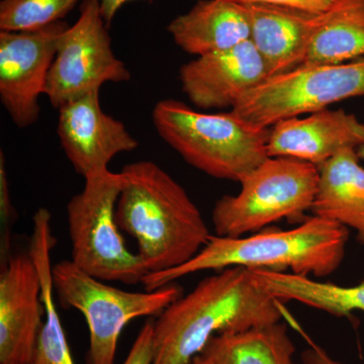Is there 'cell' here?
<instances>
[{"label":"cell","mask_w":364,"mask_h":364,"mask_svg":"<svg viewBox=\"0 0 364 364\" xmlns=\"http://www.w3.org/2000/svg\"><path fill=\"white\" fill-rule=\"evenodd\" d=\"M282 301L248 268H225L200 280L154 322L152 364H191L213 337L280 322Z\"/></svg>","instance_id":"6da1fadb"},{"label":"cell","mask_w":364,"mask_h":364,"mask_svg":"<svg viewBox=\"0 0 364 364\" xmlns=\"http://www.w3.org/2000/svg\"><path fill=\"white\" fill-rule=\"evenodd\" d=\"M119 173L117 226L135 239L148 272H166L195 257L212 234L186 189L148 160L130 163Z\"/></svg>","instance_id":"7a4b0ae2"},{"label":"cell","mask_w":364,"mask_h":364,"mask_svg":"<svg viewBox=\"0 0 364 364\" xmlns=\"http://www.w3.org/2000/svg\"><path fill=\"white\" fill-rule=\"evenodd\" d=\"M348 239V228L317 215L287 231L239 238L210 235L195 257L166 272L148 273L142 284L146 291H154L193 273L234 267L321 279L338 269Z\"/></svg>","instance_id":"3957f363"},{"label":"cell","mask_w":364,"mask_h":364,"mask_svg":"<svg viewBox=\"0 0 364 364\" xmlns=\"http://www.w3.org/2000/svg\"><path fill=\"white\" fill-rule=\"evenodd\" d=\"M153 124L184 161L208 176L241 182L267 159L272 128L246 121L233 111L205 114L176 100L157 102Z\"/></svg>","instance_id":"277c9868"},{"label":"cell","mask_w":364,"mask_h":364,"mask_svg":"<svg viewBox=\"0 0 364 364\" xmlns=\"http://www.w3.org/2000/svg\"><path fill=\"white\" fill-rule=\"evenodd\" d=\"M85 179V188L67 203L72 262L104 282L142 284L149 272L138 253L127 247L116 220L121 173L109 169Z\"/></svg>","instance_id":"5b68a950"},{"label":"cell","mask_w":364,"mask_h":364,"mask_svg":"<svg viewBox=\"0 0 364 364\" xmlns=\"http://www.w3.org/2000/svg\"><path fill=\"white\" fill-rule=\"evenodd\" d=\"M240 183L236 196H222L213 208L217 236L239 238L304 217L317 195L318 169L294 158L268 157Z\"/></svg>","instance_id":"8992f818"},{"label":"cell","mask_w":364,"mask_h":364,"mask_svg":"<svg viewBox=\"0 0 364 364\" xmlns=\"http://www.w3.org/2000/svg\"><path fill=\"white\" fill-rule=\"evenodd\" d=\"M60 303L85 316L90 330L87 364H114L119 336L132 320L159 316L182 296L174 284L154 291H128L95 279L64 260L52 267Z\"/></svg>","instance_id":"52a82bcc"},{"label":"cell","mask_w":364,"mask_h":364,"mask_svg":"<svg viewBox=\"0 0 364 364\" xmlns=\"http://www.w3.org/2000/svg\"><path fill=\"white\" fill-rule=\"evenodd\" d=\"M355 97H364V57L340 64L301 65L269 76L231 111L250 123L272 128L282 119Z\"/></svg>","instance_id":"ba28073f"},{"label":"cell","mask_w":364,"mask_h":364,"mask_svg":"<svg viewBox=\"0 0 364 364\" xmlns=\"http://www.w3.org/2000/svg\"><path fill=\"white\" fill-rule=\"evenodd\" d=\"M107 28L97 0H85L78 20L59 38L45 92L53 107L59 109L100 91L105 83L130 80L131 72L114 54Z\"/></svg>","instance_id":"9c48e42d"},{"label":"cell","mask_w":364,"mask_h":364,"mask_svg":"<svg viewBox=\"0 0 364 364\" xmlns=\"http://www.w3.org/2000/svg\"><path fill=\"white\" fill-rule=\"evenodd\" d=\"M63 21L23 32L0 31V100L11 121L20 129L37 123L40 97L62 33Z\"/></svg>","instance_id":"30bf717a"},{"label":"cell","mask_w":364,"mask_h":364,"mask_svg":"<svg viewBox=\"0 0 364 364\" xmlns=\"http://www.w3.org/2000/svg\"><path fill=\"white\" fill-rule=\"evenodd\" d=\"M57 133L69 162L85 178L107 171L117 155L139 147L126 126L102 111L100 91L62 105Z\"/></svg>","instance_id":"8fae6325"},{"label":"cell","mask_w":364,"mask_h":364,"mask_svg":"<svg viewBox=\"0 0 364 364\" xmlns=\"http://www.w3.org/2000/svg\"><path fill=\"white\" fill-rule=\"evenodd\" d=\"M43 321L38 268L30 253H14L0 273V364L32 363Z\"/></svg>","instance_id":"7c38bea8"},{"label":"cell","mask_w":364,"mask_h":364,"mask_svg":"<svg viewBox=\"0 0 364 364\" xmlns=\"http://www.w3.org/2000/svg\"><path fill=\"white\" fill-rule=\"evenodd\" d=\"M269 76L267 61L251 40L203 55L179 70L182 91L203 109H232L249 90Z\"/></svg>","instance_id":"4fadbf2b"},{"label":"cell","mask_w":364,"mask_h":364,"mask_svg":"<svg viewBox=\"0 0 364 364\" xmlns=\"http://www.w3.org/2000/svg\"><path fill=\"white\" fill-rule=\"evenodd\" d=\"M363 146V122L344 109H326L273 124L267 152L269 157L294 158L318 167L339 151Z\"/></svg>","instance_id":"5bb4252c"},{"label":"cell","mask_w":364,"mask_h":364,"mask_svg":"<svg viewBox=\"0 0 364 364\" xmlns=\"http://www.w3.org/2000/svg\"><path fill=\"white\" fill-rule=\"evenodd\" d=\"M255 47L267 61L270 76L301 65L306 48L324 20V13L275 4H244Z\"/></svg>","instance_id":"9a60e30c"},{"label":"cell","mask_w":364,"mask_h":364,"mask_svg":"<svg viewBox=\"0 0 364 364\" xmlns=\"http://www.w3.org/2000/svg\"><path fill=\"white\" fill-rule=\"evenodd\" d=\"M167 31L181 50L198 57L231 49L251 36L245 6L231 0H200Z\"/></svg>","instance_id":"2e32d148"},{"label":"cell","mask_w":364,"mask_h":364,"mask_svg":"<svg viewBox=\"0 0 364 364\" xmlns=\"http://www.w3.org/2000/svg\"><path fill=\"white\" fill-rule=\"evenodd\" d=\"M358 151L346 148L318 167L317 195L313 215L354 230L364 244V167Z\"/></svg>","instance_id":"e0dca14e"},{"label":"cell","mask_w":364,"mask_h":364,"mask_svg":"<svg viewBox=\"0 0 364 364\" xmlns=\"http://www.w3.org/2000/svg\"><path fill=\"white\" fill-rule=\"evenodd\" d=\"M296 347L284 323L217 335L198 358L208 364H294Z\"/></svg>","instance_id":"ac0fdd59"},{"label":"cell","mask_w":364,"mask_h":364,"mask_svg":"<svg viewBox=\"0 0 364 364\" xmlns=\"http://www.w3.org/2000/svg\"><path fill=\"white\" fill-rule=\"evenodd\" d=\"M251 272L261 286L282 303L298 301L335 317H347L354 312L364 313V282L339 286L291 272L265 269Z\"/></svg>","instance_id":"d6986e66"},{"label":"cell","mask_w":364,"mask_h":364,"mask_svg":"<svg viewBox=\"0 0 364 364\" xmlns=\"http://www.w3.org/2000/svg\"><path fill=\"white\" fill-rule=\"evenodd\" d=\"M363 57L364 0H339L325 11L301 65L340 64Z\"/></svg>","instance_id":"ffe728a7"},{"label":"cell","mask_w":364,"mask_h":364,"mask_svg":"<svg viewBox=\"0 0 364 364\" xmlns=\"http://www.w3.org/2000/svg\"><path fill=\"white\" fill-rule=\"evenodd\" d=\"M79 0H1L0 31L39 30L61 21Z\"/></svg>","instance_id":"44dd1931"},{"label":"cell","mask_w":364,"mask_h":364,"mask_svg":"<svg viewBox=\"0 0 364 364\" xmlns=\"http://www.w3.org/2000/svg\"><path fill=\"white\" fill-rule=\"evenodd\" d=\"M51 282L42 286L44 321L31 364H75L54 301Z\"/></svg>","instance_id":"7402d4cb"},{"label":"cell","mask_w":364,"mask_h":364,"mask_svg":"<svg viewBox=\"0 0 364 364\" xmlns=\"http://www.w3.org/2000/svg\"><path fill=\"white\" fill-rule=\"evenodd\" d=\"M14 221H16V208L14 207L11 193H9L6 157L1 151L0 152V225H1L0 263L1 267H4L9 257L13 255L11 251V241Z\"/></svg>","instance_id":"603a6c76"},{"label":"cell","mask_w":364,"mask_h":364,"mask_svg":"<svg viewBox=\"0 0 364 364\" xmlns=\"http://www.w3.org/2000/svg\"><path fill=\"white\" fill-rule=\"evenodd\" d=\"M154 322L150 318L134 341L124 364H152L154 356Z\"/></svg>","instance_id":"cb8c5ba5"},{"label":"cell","mask_w":364,"mask_h":364,"mask_svg":"<svg viewBox=\"0 0 364 364\" xmlns=\"http://www.w3.org/2000/svg\"><path fill=\"white\" fill-rule=\"evenodd\" d=\"M242 4H265L296 7L312 13H324L331 9L339 0H231Z\"/></svg>","instance_id":"d4e9b609"},{"label":"cell","mask_w":364,"mask_h":364,"mask_svg":"<svg viewBox=\"0 0 364 364\" xmlns=\"http://www.w3.org/2000/svg\"><path fill=\"white\" fill-rule=\"evenodd\" d=\"M301 360L303 364H344L333 358L324 349L315 344L303 351Z\"/></svg>","instance_id":"484cf974"},{"label":"cell","mask_w":364,"mask_h":364,"mask_svg":"<svg viewBox=\"0 0 364 364\" xmlns=\"http://www.w3.org/2000/svg\"><path fill=\"white\" fill-rule=\"evenodd\" d=\"M136 1V0H97L100 4V11H102V18L107 26H111L114 16L119 13V9L129 4V2Z\"/></svg>","instance_id":"4316f807"},{"label":"cell","mask_w":364,"mask_h":364,"mask_svg":"<svg viewBox=\"0 0 364 364\" xmlns=\"http://www.w3.org/2000/svg\"><path fill=\"white\" fill-rule=\"evenodd\" d=\"M356 151H358V157L360 158V159L364 160V146H363V147L358 148V149Z\"/></svg>","instance_id":"83f0119b"},{"label":"cell","mask_w":364,"mask_h":364,"mask_svg":"<svg viewBox=\"0 0 364 364\" xmlns=\"http://www.w3.org/2000/svg\"><path fill=\"white\" fill-rule=\"evenodd\" d=\"M191 364H208L207 363H205V361H203V359H200V358H198V356H196V358H195V360L193 361V363Z\"/></svg>","instance_id":"f1b7e54d"}]
</instances>
